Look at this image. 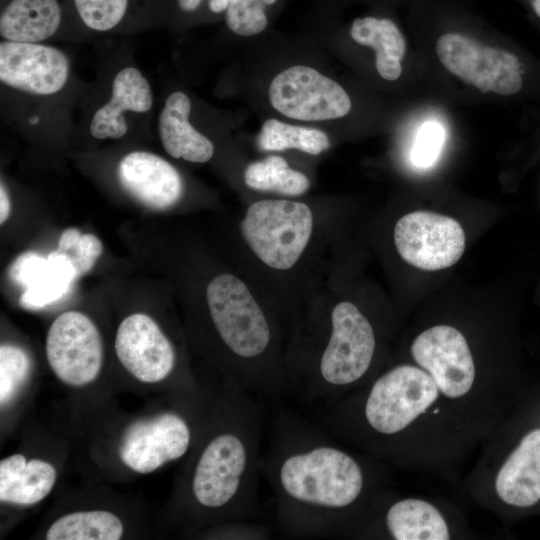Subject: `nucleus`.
I'll return each instance as SVG.
<instances>
[{
    "label": "nucleus",
    "instance_id": "nucleus-10",
    "mask_svg": "<svg viewBox=\"0 0 540 540\" xmlns=\"http://www.w3.org/2000/svg\"><path fill=\"white\" fill-rule=\"evenodd\" d=\"M411 353L445 396L460 398L472 388L474 361L465 337L456 328L449 325L428 328L414 340Z\"/></svg>",
    "mask_w": 540,
    "mask_h": 540
},
{
    "label": "nucleus",
    "instance_id": "nucleus-15",
    "mask_svg": "<svg viewBox=\"0 0 540 540\" xmlns=\"http://www.w3.org/2000/svg\"><path fill=\"white\" fill-rule=\"evenodd\" d=\"M10 278L24 288L20 303L37 309L52 304L66 295L78 279L70 259L57 249L47 257L29 251L12 263Z\"/></svg>",
    "mask_w": 540,
    "mask_h": 540
},
{
    "label": "nucleus",
    "instance_id": "nucleus-30",
    "mask_svg": "<svg viewBox=\"0 0 540 540\" xmlns=\"http://www.w3.org/2000/svg\"><path fill=\"white\" fill-rule=\"evenodd\" d=\"M444 142V130L435 122H426L418 131L411 151L412 162L428 168L437 160Z\"/></svg>",
    "mask_w": 540,
    "mask_h": 540
},
{
    "label": "nucleus",
    "instance_id": "nucleus-3",
    "mask_svg": "<svg viewBox=\"0 0 540 540\" xmlns=\"http://www.w3.org/2000/svg\"><path fill=\"white\" fill-rule=\"evenodd\" d=\"M337 262L307 298L288 335L289 392L308 403L327 405L357 384L377 350L371 319L340 291Z\"/></svg>",
    "mask_w": 540,
    "mask_h": 540
},
{
    "label": "nucleus",
    "instance_id": "nucleus-6",
    "mask_svg": "<svg viewBox=\"0 0 540 540\" xmlns=\"http://www.w3.org/2000/svg\"><path fill=\"white\" fill-rule=\"evenodd\" d=\"M436 53L450 73L483 93L509 96L523 86L521 63L514 54L485 46L462 33L442 34Z\"/></svg>",
    "mask_w": 540,
    "mask_h": 540
},
{
    "label": "nucleus",
    "instance_id": "nucleus-18",
    "mask_svg": "<svg viewBox=\"0 0 540 540\" xmlns=\"http://www.w3.org/2000/svg\"><path fill=\"white\" fill-rule=\"evenodd\" d=\"M190 111L191 102L184 92L176 91L167 97L158 119L161 143L175 159L206 163L214 156L215 147L209 138L191 125Z\"/></svg>",
    "mask_w": 540,
    "mask_h": 540
},
{
    "label": "nucleus",
    "instance_id": "nucleus-5",
    "mask_svg": "<svg viewBox=\"0 0 540 540\" xmlns=\"http://www.w3.org/2000/svg\"><path fill=\"white\" fill-rule=\"evenodd\" d=\"M431 376L412 365L396 366L375 379L362 405L364 425L384 437L402 432L438 398Z\"/></svg>",
    "mask_w": 540,
    "mask_h": 540
},
{
    "label": "nucleus",
    "instance_id": "nucleus-16",
    "mask_svg": "<svg viewBox=\"0 0 540 540\" xmlns=\"http://www.w3.org/2000/svg\"><path fill=\"white\" fill-rule=\"evenodd\" d=\"M152 106L153 93L148 80L137 68L125 67L113 79L109 101L95 111L90 133L99 140L121 138L128 130L124 113H146Z\"/></svg>",
    "mask_w": 540,
    "mask_h": 540
},
{
    "label": "nucleus",
    "instance_id": "nucleus-7",
    "mask_svg": "<svg viewBox=\"0 0 540 540\" xmlns=\"http://www.w3.org/2000/svg\"><path fill=\"white\" fill-rule=\"evenodd\" d=\"M268 96L279 113L302 121L338 119L351 109L350 97L340 84L303 65L277 74L270 83Z\"/></svg>",
    "mask_w": 540,
    "mask_h": 540
},
{
    "label": "nucleus",
    "instance_id": "nucleus-12",
    "mask_svg": "<svg viewBox=\"0 0 540 540\" xmlns=\"http://www.w3.org/2000/svg\"><path fill=\"white\" fill-rule=\"evenodd\" d=\"M69 71L66 55L55 47L6 40L0 43V80L10 88L52 95L66 85Z\"/></svg>",
    "mask_w": 540,
    "mask_h": 540
},
{
    "label": "nucleus",
    "instance_id": "nucleus-21",
    "mask_svg": "<svg viewBox=\"0 0 540 540\" xmlns=\"http://www.w3.org/2000/svg\"><path fill=\"white\" fill-rule=\"evenodd\" d=\"M388 533L396 540H446L450 538L447 523L430 503L420 499H403L386 512Z\"/></svg>",
    "mask_w": 540,
    "mask_h": 540
},
{
    "label": "nucleus",
    "instance_id": "nucleus-29",
    "mask_svg": "<svg viewBox=\"0 0 540 540\" xmlns=\"http://www.w3.org/2000/svg\"><path fill=\"white\" fill-rule=\"evenodd\" d=\"M28 354L19 346H0V403L7 404L26 380L30 370Z\"/></svg>",
    "mask_w": 540,
    "mask_h": 540
},
{
    "label": "nucleus",
    "instance_id": "nucleus-9",
    "mask_svg": "<svg viewBox=\"0 0 540 540\" xmlns=\"http://www.w3.org/2000/svg\"><path fill=\"white\" fill-rule=\"evenodd\" d=\"M46 356L52 371L63 383L81 387L94 381L103 360L96 325L78 311L60 314L48 330Z\"/></svg>",
    "mask_w": 540,
    "mask_h": 540
},
{
    "label": "nucleus",
    "instance_id": "nucleus-13",
    "mask_svg": "<svg viewBox=\"0 0 540 540\" xmlns=\"http://www.w3.org/2000/svg\"><path fill=\"white\" fill-rule=\"evenodd\" d=\"M116 355L123 367L144 383L160 382L176 365V351L159 325L148 315L134 313L120 323Z\"/></svg>",
    "mask_w": 540,
    "mask_h": 540
},
{
    "label": "nucleus",
    "instance_id": "nucleus-17",
    "mask_svg": "<svg viewBox=\"0 0 540 540\" xmlns=\"http://www.w3.org/2000/svg\"><path fill=\"white\" fill-rule=\"evenodd\" d=\"M495 488L500 499L512 506L528 507L540 500V429L523 437L501 466Z\"/></svg>",
    "mask_w": 540,
    "mask_h": 540
},
{
    "label": "nucleus",
    "instance_id": "nucleus-11",
    "mask_svg": "<svg viewBox=\"0 0 540 540\" xmlns=\"http://www.w3.org/2000/svg\"><path fill=\"white\" fill-rule=\"evenodd\" d=\"M192 440L187 421L173 412L130 425L122 438L119 453L123 463L138 473H150L188 451Z\"/></svg>",
    "mask_w": 540,
    "mask_h": 540
},
{
    "label": "nucleus",
    "instance_id": "nucleus-33",
    "mask_svg": "<svg viewBox=\"0 0 540 540\" xmlns=\"http://www.w3.org/2000/svg\"><path fill=\"white\" fill-rule=\"evenodd\" d=\"M229 4V0H205L204 5L212 14L225 13Z\"/></svg>",
    "mask_w": 540,
    "mask_h": 540
},
{
    "label": "nucleus",
    "instance_id": "nucleus-22",
    "mask_svg": "<svg viewBox=\"0 0 540 540\" xmlns=\"http://www.w3.org/2000/svg\"><path fill=\"white\" fill-rule=\"evenodd\" d=\"M249 190L281 197L303 196L311 186L306 174L292 168L282 156L270 155L248 164L242 174Z\"/></svg>",
    "mask_w": 540,
    "mask_h": 540
},
{
    "label": "nucleus",
    "instance_id": "nucleus-19",
    "mask_svg": "<svg viewBox=\"0 0 540 540\" xmlns=\"http://www.w3.org/2000/svg\"><path fill=\"white\" fill-rule=\"evenodd\" d=\"M58 0H9L1 10L0 35L6 41L40 43L60 28Z\"/></svg>",
    "mask_w": 540,
    "mask_h": 540
},
{
    "label": "nucleus",
    "instance_id": "nucleus-20",
    "mask_svg": "<svg viewBox=\"0 0 540 540\" xmlns=\"http://www.w3.org/2000/svg\"><path fill=\"white\" fill-rule=\"evenodd\" d=\"M56 470L40 459L26 460L14 454L0 462V500L18 505H32L43 500L53 489Z\"/></svg>",
    "mask_w": 540,
    "mask_h": 540
},
{
    "label": "nucleus",
    "instance_id": "nucleus-34",
    "mask_svg": "<svg viewBox=\"0 0 540 540\" xmlns=\"http://www.w3.org/2000/svg\"><path fill=\"white\" fill-rule=\"evenodd\" d=\"M531 6L535 14L540 18V0H531Z\"/></svg>",
    "mask_w": 540,
    "mask_h": 540
},
{
    "label": "nucleus",
    "instance_id": "nucleus-31",
    "mask_svg": "<svg viewBox=\"0 0 540 540\" xmlns=\"http://www.w3.org/2000/svg\"><path fill=\"white\" fill-rule=\"evenodd\" d=\"M375 65L379 75L388 81L398 79L402 72L400 60L389 56H376Z\"/></svg>",
    "mask_w": 540,
    "mask_h": 540
},
{
    "label": "nucleus",
    "instance_id": "nucleus-4",
    "mask_svg": "<svg viewBox=\"0 0 540 540\" xmlns=\"http://www.w3.org/2000/svg\"><path fill=\"white\" fill-rule=\"evenodd\" d=\"M225 419L203 444L195 461L190 494L195 506L227 518L255 522L260 517L263 415L255 395L233 381Z\"/></svg>",
    "mask_w": 540,
    "mask_h": 540
},
{
    "label": "nucleus",
    "instance_id": "nucleus-2",
    "mask_svg": "<svg viewBox=\"0 0 540 540\" xmlns=\"http://www.w3.org/2000/svg\"><path fill=\"white\" fill-rule=\"evenodd\" d=\"M261 475L274 494L276 521L291 538H327L361 499L360 462L316 429L280 415Z\"/></svg>",
    "mask_w": 540,
    "mask_h": 540
},
{
    "label": "nucleus",
    "instance_id": "nucleus-25",
    "mask_svg": "<svg viewBox=\"0 0 540 540\" xmlns=\"http://www.w3.org/2000/svg\"><path fill=\"white\" fill-rule=\"evenodd\" d=\"M350 36L356 43L372 47L376 56L401 61L405 55L404 36L391 18L371 15L356 18L351 23Z\"/></svg>",
    "mask_w": 540,
    "mask_h": 540
},
{
    "label": "nucleus",
    "instance_id": "nucleus-1",
    "mask_svg": "<svg viewBox=\"0 0 540 540\" xmlns=\"http://www.w3.org/2000/svg\"><path fill=\"white\" fill-rule=\"evenodd\" d=\"M338 218L327 200L263 197L248 201L235 221L233 267L276 311L288 335L337 262Z\"/></svg>",
    "mask_w": 540,
    "mask_h": 540
},
{
    "label": "nucleus",
    "instance_id": "nucleus-32",
    "mask_svg": "<svg viewBox=\"0 0 540 540\" xmlns=\"http://www.w3.org/2000/svg\"><path fill=\"white\" fill-rule=\"evenodd\" d=\"M11 202L7 190L1 182L0 185V223L3 224L10 215Z\"/></svg>",
    "mask_w": 540,
    "mask_h": 540
},
{
    "label": "nucleus",
    "instance_id": "nucleus-24",
    "mask_svg": "<svg viewBox=\"0 0 540 540\" xmlns=\"http://www.w3.org/2000/svg\"><path fill=\"white\" fill-rule=\"evenodd\" d=\"M330 145L327 134L319 129L290 125L277 119L265 121L258 136L259 148L268 152L295 149L319 155Z\"/></svg>",
    "mask_w": 540,
    "mask_h": 540
},
{
    "label": "nucleus",
    "instance_id": "nucleus-26",
    "mask_svg": "<svg viewBox=\"0 0 540 540\" xmlns=\"http://www.w3.org/2000/svg\"><path fill=\"white\" fill-rule=\"evenodd\" d=\"M133 0H71L74 11L87 28L108 32L122 24Z\"/></svg>",
    "mask_w": 540,
    "mask_h": 540
},
{
    "label": "nucleus",
    "instance_id": "nucleus-14",
    "mask_svg": "<svg viewBox=\"0 0 540 540\" xmlns=\"http://www.w3.org/2000/svg\"><path fill=\"white\" fill-rule=\"evenodd\" d=\"M117 176L126 192L152 210L171 209L184 194V182L177 169L150 152L125 155L118 164Z\"/></svg>",
    "mask_w": 540,
    "mask_h": 540
},
{
    "label": "nucleus",
    "instance_id": "nucleus-8",
    "mask_svg": "<svg viewBox=\"0 0 540 540\" xmlns=\"http://www.w3.org/2000/svg\"><path fill=\"white\" fill-rule=\"evenodd\" d=\"M393 241L405 262L428 271L451 267L465 249V234L459 222L429 211H415L399 218Z\"/></svg>",
    "mask_w": 540,
    "mask_h": 540
},
{
    "label": "nucleus",
    "instance_id": "nucleus-28",
    "mask_svg": "<svg viewBox=\"0 0 540 540\" xmlns=\"http://www.w3.org/2000/svg\"><path fill=\"white\" fill-rule=\"evenodd\" d=\"M57 250L70 259L80 278L93 268L102 254L103 245L94 234H81L76 228H68L61 234Z\"/></svg>",
    "mask_w": 540,
    "mask_h": 540
},
{
    "label": "nucleus",
    "instance_id": "nucleus-23",
    "mask_svg": "<svg viewBox=\"0 0 540 540\" xmlns=\"http://www.w3.org/2000/svg\"><path fill=\"white\" fill-rule=\"evenodd\" d=\"M123 535L121 520L104 510L79 511L57 519L46 533L47 540H118Z\"/></svg>",
    "mask_w": 540,
    "mask_h": 540
},
{
    "label": "nucleus",
    "instance_id": "nucleus-27",
    "mask_svg": "<svg viewBox=\"0 0 540 540\" xmlns=\"http://www.w3.org/2000/svg\"><path fill=\"white\" fill-rule=\"evenodd\" d=\"M279 0H229L224 13L227 28L239 36H254L269 23V10Z\"/></svg>",
    "mask_w": 540,
    "mask_h": 540
}]
</instances>
